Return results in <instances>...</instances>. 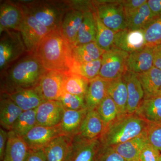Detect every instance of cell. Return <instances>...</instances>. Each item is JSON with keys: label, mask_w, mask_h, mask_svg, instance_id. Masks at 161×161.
Here are the masks:
<instances>
[{"label": "cell", "mask_w": 161, "mask_h": 161, "mask_svg": "<svg viewBox=\"0 0 161 161\" xmlns=\"http://www.w3.org/2000/svg\"><path fill=\"white\" fill-rule=\"evenodd\" d=\"M148 142L146 131L135 138L112 147L127 161L139 159L141 152Z\"/></svg>", "instance_id": "obj_25"}, {"label": "cell", "mask_w": 161, "mask_h": 161, "mask_svg": "<svg viewBox=\"0 0 161 161\" xmlns=\"http://www.w3.org/2000/svg\"><path fill=\"white\" fill-rule=\"evenodd\" d=\"M89 80L77 74H66L64 82L63 92L73 95L84 96L86 95Z\"/></svg>", "instance_id": "obj_33"}, {"label": "cell", "mask_w": 161, "mask_h": 161, "mask_svg": "<svg viewBox=\"0 0 161 161\" xmlns=\"http://www.w3.org/2000/svg\"><path fill=\"white\" fill-rule=\"evenodd\" d=\"M129 54L115 47L105 52L102 56L98 77L107 80L122 77L126 71V61Z\"/></svg>", "instance_id": "obj_7"}, {"label": "cell", "mask_w": 161, "mask_h": 161, "mask_svg": "<svg viewBox=\"0 0 161 161\" xmlns=\"http://www.w3.org/2000/svg\"><path fill=\"white\" fill-rule=\"evenodd\" d=\"M19 3L23 9L51 31L60 29L64 15L70 9L53 1H34Z\"/></svg>", "instance_id": "obj_4"}, {"label": "cell", "mask_w": 161, "mask_h": 161, "mask_svg": "<svg viewBox=\"0 0 161 161\" xmlns=\"http://www.w3.org/2000/svg\"><path fill=\"white\" fill-rule=\"evenodd\" d=\"M8 131L3 128L0 129V160L3 161L5 156V152L8 139Z\"/></svg>", "instance_id": "obj_44"}, {"label": "cell", "mask_w": 161, "mask_h": 161, "mask_svg": "<svg viewBox=\"0 0 161 161\" xmlns=\"http://www.w3.org/2000/svg\"><path fill=\"white\" fill-rule=\"evenodd\" d=\"M153 66V47L146 46L143 49L129 54L126 61V71L138 74L150 70Z\"/></svg>", "instance_id": "obj_18"}, {"label": "cell", "mask_w": 161, "mask_h": 161, "mask_svg": "<svg viewBox=\"0 0 161 161\" xmlns=\"http://www.w3.org/2000/svg\"><path fill=\"white\" fill-rule=\"evenodd\" d=\"M105 129L104 124L97 110H90L88 111L76 136L87 140L99 139Z\"/></svg>", "instance_id": "obj_17"}, {"label": "cell", "mask_w": 161, "mask_h": 161, "mask_svg": "<svg viewBox=\"0 0 161 161\" xmlns=\"http://www.w3.org/2000/svg\"><path fill=\"white\" fill-rule=\"evenodd\" d=\"M147 0H127L122 1L124 12L127 22L134 14L139 9Z\"/></svg>", "instance_id": "obj_42"}, {"label": "cell", "mask_w": 161, "mask_h": 161, "mask_svg": "<svg viewBox=\"0 0 161 161\" xmlns=\"http://www.w3.org/2000/svg\"><path fill=\"white\" fill-rule=\"evenodd\" d=\"M101 146L99 139L87 140L74 136L66 161H96Z\"/></svg>", "instance_id": "obj_10"}, {"label": "cell", "mask_w": 161, "mask_h": 161, "mask_svg": "<svg viewBox=\"0 0 161 161\" xmlns=\"http://www.w3.org/2000/svg\"><path fill=\"white\" fill-rule=\"evenodd\" d=\"M92 4L101 21L108 28L115 32L127 29L122 1H95Z\"/></svg>", "instance_id": "obj_6"}, {"label": "cell", "mask_w": 161, "mask_h": 161, "mask_svg": "<svg viewBox=\"0 0 161 161\" xmlns=\"http://www.w3.org/2000/svg\"><path fill=\"white\" fill-rule=\"evenodd\" d=\"M147 46L144 30L128 29L115 33L114 47L130 53Z\"/></svg>", "instance_id": "obj_14"}, {"label": "cell", "mask_w": 161, "mask_h": 161, "mask_svg": "<svg viewBox=\"0 0 161 161\" xmlns=\"http://www.w3.org/2000/svg\"><path fill=\"white\" fill-rule=\"evenodd\" d=\"M8 142L3 161H24L28 152L27 145L22 137L12 131L8 132Z\"/></svg>", "instance_id": "obj_27"}, {"label": "cell", "mask_w": 161, "mask_h": 161, "mask_svg": "<svg viewBox=\"0 0 161 161\" xmlns=\"http://www.w3.org/2000/svg\"><path fill=\"white\" fill-rule=\"evenodd\" d=\"M94 10L93 8L84 12L83 21L80 25L74 47L95 42L96 26L93 12Z\"/></svg>", "instance_id": "obj_29"}, {"label": "cell", "mask_w": 161, "mask_h": 161, "mask_svg": "<svg viewBox=\"0 0 161 161\" xmlns=\"http://www.w3.org/2000/svg\"><path fill=\"white\" fill-rule=\"evenodd\" d=\"M147 3L154 15H161V0H149Z\"/></svg>", "instance_id": "obj_46"}, {"label": "cell", "mask_w": 161, "mask_h": 161, "mask_svg": "<svg viewBox=\"0 0 161 161\" xmlns=\"http://www.w3.org/2000/svg\"><path fill=\"white\" fill-rule=\"evenodd\" d=\"M22 9L24 18L19 31L28 53H33L43 38L51 31L38 22L28 12Z\"/></svg>", "instance_id": "obj_8"}, {"label": "cell", "mask_w": 161, "mask_h": 161, "mask_svg": "<svg viewBox=\"0 0 161 161\" xmlns=\"http://www.w3.org/2000/svg\"><path fill=\"white\" fill-rule=\"evenodd\" d=\"M8 95L23 111L35 109L47 101L37 86L20 90Z\"/></svg>", "instance_id": "obj_20"}, {"label": "cell", "mask_w": 161, "mask_h": 161, "mask_svg": "<svg viewBox=\"0 0 161 161\" xmlns=\"http://www.w3.org/2000/svg\"><path fill=\"white\" fill-rule=\"evenodd\" d=\"M107 91L108 95L118 108L119 117L127 114L128 91L123 76L115 80H108Z\"/></svg>", "instance_id": "obj_24"}, {"label": "cell", "mask_w": 161, "mask_h": 161, "mask_svg": "<svg viewBox=\"0 0 161 161\" xmlns=\"http://www.w3.org/2000/svg\"><path fill=\"white\" fill-rule=\"evenodd\" d=\"M144 93V98L158 95L161 87V70L153 66L144 73L136 74Z\"/></svg>", "instance_id": "obj_28"}, {"label": "cell", "mask_w": 161, "mask_h": 161, "mask_svg": "<svg viewBox=\"0 0 161 161\" xmlns=\"http://www.w3.org/2000/svg\"><path fill=\"white\" fill-rule=\"evenodd\" d=\"M96 161H127L112 148L101 144L96 155Z\"/></svg>", "instance_id": "obj_40"}, {"label": "cell", "mask_w": 161, "mask_h": 161, "mask_svg": "<svg viewBox=\"0 0 161 161\" xmlns=\"http://www.w3.org/2000/svg\"><path fill=\"white\" fill-rule=\"evenodd\" d=\"M24 18V12L19 3L1 1L0 34L7 31H19Z\"/></svg>", "instance_id": "obj_9"}, {"label": "cell", "mask_w": 161, "mask_h": 161, "mask_svg": "<svg viewBox=\"0 0 161 161\" xmlns=\"http://www.w3.org/2000/svg\"><path fill=\"white\" fill-rule=\"evenodd\" d=\"M108 81L98 76L89 81L85 95L86 105L88 111L96 110L104 98L108 95Z\"/></svg>", "instance_id": "obj_21"}, {"label": "cell", "mask_w": 161, "mask_h": 161, "mask_svg": "<svg viewBox=\"0 0 161 161\" xmlns=\"http://www.w3.org/2000/svg\"><path fill=\"white\" fill-rule=\"evenodd\" d=\"M47 70L34 53H27L1 73V93L37 86Z\"/></svg>", "instance_id": "obj_1"}, {"label": "cell", "mask_w": 161, "mask_h": 161, "mask_svg": "<svg viewBox=\"0 0 161 161\" xmlns=\"http://www.w3.org/2000/svg\"><path fill=\"white\" fill-rule=\"evenodd\" d=\"M130 161H140L139 159H136V160H131Z\"/></svg>", "instance_id": "obj_48"}, {"label": "cell", "mask_w": 161, "mask_h": 161, "mask_svg": "<svg viewBox=\"0 0 161 161\" xmlns=\"http://www.w3.org/2000/svg\"><path fill=\"white\" fill-rule=\"evenodd\" d=\"M85 11L81 9L70 8L64 15L60 31L64 37L74 47L83 21Z\"/></svg>", "instance_id": "obj_15"}, {"label": "cell", "mask_w": 161, "mask_h": 161, "mask_svg": "<svg viewBox=\"0 0 161 161\" xmlns=\"http://www.w3.org/2000/svg\"><path fill=\"white\" fill-rule=\"evenodd\" d=\"M36 125L53 127L60 124L64 109L59 101L47 100L36 109Z\"/></svg>", "instance_id": "obj_13"}, {"label": "cell", "mask_w": 161, "mask_h": 161, "mask_svg": "<svg viewBox=\"0 0 161 161\" xmlns=\"http://www.w3.org/2000/svg\"><path fill=\"white\" fill-rule=\"evenodd\" d=\"M24 161H46L44 151L29 149Z\"/></svg>", "instance_id": "obj_43"}, {"label": "cell", "mask_w": 161, "mask_h": 161, "mask_svg": "<svg viewBox=\"0 0 161 161\" xmlns=\"http://www.w3.org/2000/svg\"><path fill=\"white\" fill-rule=\"evenodd\" d=\"M0 39V73L28 53L19 31L3 32Z\"/></svg>", "instance_id": "obj_5"}, {"label": "cell", "mask_w": 161, "mask_h": 161, "mask_svg": "<svg viewBox=\"0 0 161 161\" xmlns=\"http://www.w3.org/2000/svg\"><path fill=\"white\" fill-rule=\"evenodd\" d=\"M62 135L59 125L53 127L36 125L22 138L29 149L43 150L54 139Z\"/></svg>", "instance_id": "obj_11"}, {"label": "cell", "mask_w": 161, "mask_h": 161, "mask_svg": "<svg viewBox=\"0 0 161 161\" xmlns=\"http://www.w3.org/2000/svg\"><path fill=\"white\" fill-rule=\"evenodd\" d=\"M146 133L149 143L161 152V123H148Z\"/></svg>", "instance_id": "obj_39"}, {"label": "cell", "mask_w": 161, "mask_h": 161, "mask_svg": "<svg viewBox=\"0 0 161 161\" xmlns=\"http://www.w3.org/2000/svg\"><path fill=\"white\" fill-rule=\"evenodd\" d=\"M60 29L53 31L43 38L35 51L43 67L47 71L70 73L74 64L73 48Z\"/></svg>", "instance_id": "obj_2"}, {"label": "cell", "mask_w": 161, "mask_h": 161, "mask_svg": "<svg viewBox=\"0 0 161 161\" xmlns=\"http://www.w3.org/2000/svg\"><path fill=\"white\" fill-rule=\"evenodd\" d=\"M96 110L102 119L105 129L119 117L118 108L108 95L104 98Z\"/></svg>", "instance_id": "obj_35"}, {"label": "cell", "mask_w": 161, "mask_h": 161, "mask_svg": "<svg viewBox=\"0 0 161 161\" xmlns=\"http://www.w3.org/2000/svg\"><path fill=\"white\" fill-rule=\"evenodd\" d=\"M66 75L56 71H47L44 74L37 87L45 100H59Z\"/></svg>", "instance_id": "obj_12"}, {"label": "cell", "mask_w": 161, "mask_h": 161, "mask_svg": "<svg viewBox=\"0 0 161 161\" xmlns=\"http://www.w3.org/2000/svg\"><path fill=\"white\" fill-rule=\"evenodd\" d=\"M123 77L128 91L127 113L134 114L143 99V90L136 74L126 71Z\"/></svg>", "instance_id": "obj_16"}, {"label": "cell", "mask_w": 161, "mask_h": 161, "mask_svg": "<svg viewBox=\"0 0 161 161\" xmlns=\"http://www.w3.org/2000/svg\"><path fill=\"white\" fill-rule=\"evenodd\" d=\"M101 63L102 58L98 60L86 63H78L74 62L70 73L80 75L90 81L98 77Z\"/></svg>", "instance_id": "obj_36"}, {"label": "cell", "mask_w": 161, "mask_h": 161, "mask_svg": "<svg viewBox=\"0 0 161 161\" xmlns=\"http://www.w3.org/2000/svg\"><path fill=\"white\" fill-rule=\"evenodd\" d=\"M36 109L22 112L16 121L12 130L15 134L20 137H23L36 125Z\"/></svg>", "instance_id": "obj_34"}, {"label": "cell", "mask_w": 161, "mask_h": 161, "mask_svg": "<svg viewBox=\"0 0 161 161\" xmlns=\"http://www.w3.org/2000/svg\"><path fill=\"white\" fill-rule=\"evenodd\" d=\"M88 111L87 108L78 111L64 110L59 124L62 135L71 137L77 135Z\"/></svg>", "instance_id": "obj_26"}, {"label": "cell", "mask_w": 161, "mask_h": 161, "mask_svg": "<svg viewBox=\"0 0 161 161\" xmlns=\"http://www.w3.org/2000/svg\"><path fill=\"white\" fill-rule=\"evenodd\" d=\"M104 52L96 42L74 47L73 52L74 62L82 63L98 60L102 58Z\"/></svg>", "instance_id": "obj_30"}, {"label": "cell", "mask_w": 161, "mask_h": 161, "mask_svg": "<svg viewBox=\"0 0 161 161\" xmlns=\"http://www.w3.org/2000/svg\"><path fill=\"white\" fill-rule=\"evenodd\" d=\"M158 95H161V87L160 90L159 92Z\"/></svg>", "instance_id": "obj_47"}, {"label": "cell", "mask_w": 161, "mask_h": 161, "mask_svg": "<svg viewBox=\"0 0 161 161\" xmlns=\"http://www.w3.org/2000/svg\"><path fill=\"white\" fill-rule=\"evenodd\" d=\"M58 101L61 103L64 110L78 111L86 108L84 96L63 92Z\"/></svg>", "instance_id": "obj_38"}, {"label": "cell", "mask_w": 161, "mask_h": 161, "mask_svg": "<svg viewBox=\"0 0 161 161\" xmlns=\"http://www.w3.org/2000/svg\"><path fill=\"white\" fill-rule=\"evenodd\" d=\"M153 66L161 70V44L153 47Z\"/></svg>", "instance_id": "obj_45"}, {"label": "cell", "mask_w": 161, "mask_h": 161, "mask_svg": "<svg viewBox=\"0 0 161 161\" xmlns=\"http://www.w3.org/2000/svg\"><path fill=\"white\" fill-rule=\"evenodd\" d=\"M157 17L153 14L147 2L128 20L127 29L144 30Z\"/></svg>", "instance_id": "obj_32"}, {"label": "cell", "mask_w": 161, "mask_h": 161, "mask_svg": "<svg viewBox=\"0 0 161 161\" xmlns=\"http://www.w3.org/2000/svg\"><path fill=\"white\" fill-rule=\"evenodd\" d=\"M93 12L96 26L95 42L102 49L108 51L114 47L116 32L108 28L102 22L95 9Z\"/></svg>", "instance_id": "obj_31"}, {"label": "cell", "mask_w": 161, "mask_h": 161, "mask_svg": "<svg viewBox=\"0 0 161 161\" xmlns=\"http://www.w3.org/2000/svg\"><path fill=\"white\" fill-rule=\"evenodd\" d=\"M148 125L134 114L121 116L106 128L99 138L102 146L112 147L135 138L146 131Z\"/></svg>", "instance_id": "obj_3"}, {"label": "cell", "mask_w": 161, "mask_h": 161, "mask_svg": "<svg viewBox=\"0 0 161 161\" xmlns=\"http://www.w3.org/2000/svg\"><path fill=\"white\" fill-rule=\"evenodd\" d=\"M73 138L60 135L52 141L43 149L46 161H66Z\"/></svg>", "instance_id": "obj_23"}, {"label": "cell", "mask_w": 161, "mask_h": 161, "mask_svg": "<svg viewBox=\"0 0 161 161\" xmlns=\"http://www.w3.org/2000/svg\"><path fill=\"white\" fill-rule=\"evenodd\" d=\"M23 111L13 101L8 94L1 93L0 124L1 128L12 131L16 121Z\"/></svg>", "instance_id": "obj_19"}, {"label": "cell", "mask_w": 161, "mask_h": 161, "mask_svg": "<svg viewBox=\"0 0 161 161\" xmlns=\"http://www.w3.org/2000/svg\"><path fill=\"white\" fill-rule=\"evenodd\" d=\"M135 113L147 123H161V95L144 98Z\"/></svg>", "instance_id": "obj_22"}, {"label": "cell", "mask_w": 161, "mask_h": 161, "mask_svg": "<svg viewBox=\"0 0 161 161\" xmlns=\"http://www.w3.org/2000/svg\"><path fill=\"white\" fill-rule=\"evenodd\" d=\"M160 151L150 143L146 145L140 154V161H159Z\"/></svg>", "instance_id": "obj_41"}, {"label": "cell", "mask_w": 161, "mask_h": 161, "mask_svg": "<svg viewBox=\"0 0 161 161\" xmlns=\"http://www.w3.org/2000/svg\"><path fill=\"white\" fill-rule=\"evenodd\" d=\"M144 33L147 46L153 47L161 44V15L144 30Z\"/></svg>", "instance_id": "obj_37"}, {"label": "cell", "mask_w": 161, "mask_h": 161, "mask_svg": "<svg viewBox=\"0 0 161 161\" xmlns=\"http://www.w3.org/2000/svg\"><path fill=\"white\" fill-rule=\"evenodd\" d=\"M159 161H161V154L160 155V157L159 160Z\"/></svg>", "instance_id": "obj_49"}]
</instances>
